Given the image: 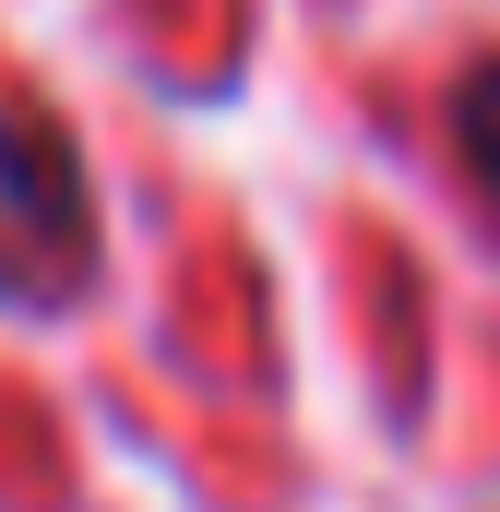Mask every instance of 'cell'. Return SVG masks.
Masks as SVG:
<instances>
[{
	"label": "cell",
	"mask_w": 500,
	"mask_h": 512,
	"mask_svg": "<svg viewBox=\"0 0 500 512\" xmlns=\"http://www.w3.org/2000/svg\"><path fill=\"white\" fill-rule=\"evenodd\" d=\"M84 262H96L84 155L36 120V108H12V96H0V298L48 310V298H72V286H84Z\"/></svg>",
	"instance_id": "6da1fadb"
},
{
	"label": "cell",
	"mask_w": 500,
	"mask_h": 512,
	"mask_svg": "<svg viewBox=\"0 0 500 512\" xmlns=\"http://www.w3.org/2000/svg\"><path fill=\"white\" fill-rule=\"evenodd\" d=\"M453 155H465L477 203L500 215V60H477V72L453 84Z\"/></svg>",
	"instance_id": "7a4b0ae2"
}]
</instances>
